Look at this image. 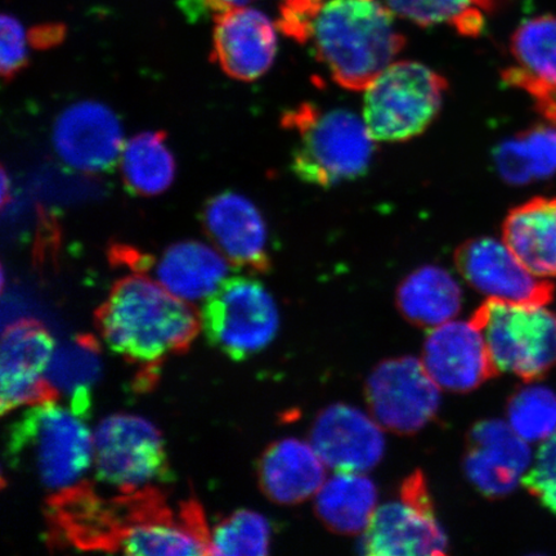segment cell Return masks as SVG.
I'll return each instance as SVG.
<instances>
[{"mask_svg": "<svg viewBox=\"0 0 556 556\" xmlns=\"http://www.w3.org/2000/svg\"><path fill=\"white\" fill-rule=\"evenodd\" d=\"M96 324L110 351L151 367L186 351L201 330L192 304L142 274L115 282L96 312Z\"/></svg>", "mask_w": 556, "mask_h": 556, "instance_id": "cell-1", "label": "cell"}, {"mask_svg": "<svg viewBox=\"0 0 556 556\" xmlns=\"http://www.w3.org/2000/svg\"><path fill=\"white\" fill-rule=\"evenodd\" d=\"M308 43L338 86L359 92L393 64L406 39L382 0H325Z\"/></svg>", "mask_w": 556, "mask_h": 556, "instance_id": "cell-2", "label": "cell"}, {"mask_svg": "<svg viewBox=\"0 0 556 556\" xmlns=\"http://www.w3.org/2000/svg\"><path fill=\"white\" fill-rule=\"evenodd\" d=\"M7 455L12 464L26 458L43 489L58 496L86 483L93 468V433L73 408L47 401L13 421Z\"/></svg>", "mask_w": 556, "mask_h": 556, "instance_id": "cell-3", "label": "cell"}, {"mask_svg": "<svg viewBox=\"0 0 556 556\" xmlns=\"http://www.w3.org/2000/svg\"><path fill=\"white\" fill-rule=\"evenodd\" d=\"M282 125L299 137L291 169L305 184L331 187L370 168L377 141L365 121L351 111H324L304 103L289 111Z\"/></svg>", "mask_w": 556, "mask_h": 556, "instance_id": "cell-4", "label": "cell"}, {"mask_svg": "<svg viewBox=\"0 0 556 556\" xmlns=\"http://www.w3.org/2000/svg\"><path fill=\"white\" fill-rule=\"evenodd\" d=\"M447 89V80L433 68L394 61L365 89L366 127L377 142L409 141L435 121Z\"/></svg>", "mask_w": 556, "mask_h": 556, "instance_id": "cell-5", "label": "cell"}, {"mask_svg": "<svg viewBox=\"0 0 556 556\" xmlns=\"http://www.w3.org/2000/svg\"><path fill=\"white\" fill-rule=\"evenodd\" d=\"M497 372L528 382L556 368V315L546 305L486 299L472 313Z\"/></svg>", "mask_w": 556, "mask_h": 556, "instance_id": "cell-6", "label": "cell"}, {"mask_svg": "<svg viewBox=\"0 0 556 556\" xmlns=\"http://www.w3.org/2000/svg\"><path fill=\"white\" fill-rule=\"evenodd\" d=\"M93 470L97 481L119 495L157 489L172 478L162 433L130 414L110 415L96 427Z\"/></svg>", "mask_w": 556, "mask_h": 556, "instance_id": "cell-7", "label": "cell"}, {"mask_svg": "<svg viewBox=\"0 0 556 556\" xmlns=\"http://www.w3.org/2000/svg\"><path fill=\"white\" fill-rule=\"evenodd\" d=\"M207 342L233 361L266 350L280 329V312L269 291L249 277H231L201 307Z\"/></svg>", "mask_w": 556, "mask_h": 556, "instance_id": "cell-8", "label": "cell"}, {"mask_svg": "<svg viewBox=\"0 0 556 556\" xmlns=\"http://www.w3.org/2000/svg\"><path fill=\"white\" fill-rule=\"evenodd\" d=\"M447 551L446 533L420 471L403 482L397 502L378 507L361 541V552L372 556H432Z\"/></svg>", "mask_w": 556, "mask_h": 556, "instance_id": "cell-9", "label": "cell"}, {"mask_svg": "<svg viewBox=\"0 0 556 556\" xmlns=\"http://www.w3.org/2000/svg\"><path fill=\"white\" fill-rule=\"evenodd\" d=\"M441 391L421 359L382 361L365 387L368 409L382 428L395 434H415L432 422L441 406Z\"/></svg>", "mask_w": 556, "mask_h": 556, "instance_id": "cell-10", "label": "cell"}, {"mask_svg": "<svg viewBox=\"0 0 556 556\" xmlns=\"http://www.w3.org/2000/svg\"><path fill=\"white\" fill-rule=\"evenodd\" d=\"M53 352L51 332L37 319H18L4 329L0 348V412L3 415L58 397L45 377Z\"/></svg>", "mask_w": 556, "mask_h": 556, "instance_id": "cell-11", "label": "cell"}, {"mask_svg": "<svg viewBox=\"0 0 556 556\" xmlns=\"http://www.w3.org/2000/svg\"><path fill=\"white\" fill-rule=\"evenodd\" d=\"M455 264L469 287L486 299L546 305L554 296V285L532 274L503 240L465 241L455 252Z\"/></svg>", "mask_w": 556, "mask_h": 556, "instance_id": "cell-12", "label": "cell"}, {"mask_svg": "<svg viewBox=\"0 0 556 556\" xmlns=\"http://www.w3.org/2000/svg\"><path fill=\"white\" fill-rule=\"evenodd\" d=\"M124 144L119 119L100 102L72 104L54 123L53 146L62 163L90 176L113 170Z\"/></svg>", "mask_w": 556, "mask_h": 556, "instance_id": "cell-13", "label": "cell"}, {"mask_svg": "<svg viewBox=\"0 0 556 556\" xmlns=\"http://www.w3.org/2000/svg\"><path fill=\"white\" fill-rule=\"evenodd\" d=\"M421 363L442 391L469 393L498 374L483 333L471 321H452L430 329Z\"/></svg>", "mask_w": 556, "mask_h": 556, "instance_id": "cell-14", "label": "cell"}, {"mask_svg": "<svg viewBox=\"0 0 556 556\" xmlns=\"http://www.w3.org/2000/svg\"><path fill=\"white\" fill-rule=\"evenodd\" d=\"M531 468L530 442L509 422H477L468 435L464 470L470 483L490 498H502L516 491Z\"/></svg>", "mask_w": 556, "mask_h": 556, "instance_id": "cell-15", "label": "cell"}, {"mask_svg": "<svg viewBox=\"0 0 556 556\" xmlns=\"http://www.w3.org/2000/svg\"><path fill=\"white\" fill-rule=\"evenodd\" d=\"M382 429L371 415L336 403L318 414L309 442L333 471L365 472L377 467L384 456Z\"/></svg>", "mask_w": 556, "mask_h": 556, "instance_id": "cell-16", "label": "cell"}, {"mask_svg": "<svg viewBox=\"0 0 556 556\" xmlns=\"http://www.w3.org/2000/svg\"><path fill=\"white\" fill-rule=\"evenodd\" d=\"M213 55L231 78L254 81L273 67L277 54V25L266 13L238 7L214 17Z\"/></svg>", "mask_w": 556, "mask_h": 556, "instance_id": "cell-17", "label": "cell"}, {"mask_svg": "<svg viewBox=\"0 0 556 556\" xmlns=\"http://www.w3.org/2000/svg\"><path fill=\"white\" fill-rule=\"evenodd\" d=\"M203 219L208 238L232 266L267 273V226L252 201L236 192L219 193L207 201Z\"/></svg>", "mask_w": 556, "mask_h": 556, "instance_id": "cell-18", "label": "cell"}, {"mask_svg": "<svg viewBox=\"0 0 556 556\" xmlns=\"http://www.w3.org/2000/svg\"><path fill=\"white\" fill-rule=\"evenodd\" d=\"M226 256L200 241H180L159 256H141L138 270L154 268L155 281L187 303L204 302L224 283L229 274Z\"/></svg>", "mask_w": 556, "mask_h": 556, "instance_id": "cell-19", "label": "cell"}, {"mask_svg": "<svg viewBox=\"0 0 556 556\" xmlns=\"http://www.w3.org/2000/svg\"><path fill=\"white\" fill-rule=\"evenodd\" d=\"M326 468L311 442L285 438L263 452L258 481L270 502L296 505L316 496L326 481Z\"/></svg>", "mask_w": 556, "mask_h": 556, "instance_id": "cell-20", "label": "cell"}, {"mask_svg": "<svg viewBox=\"0 0 556 556\" xmlns=\"http://www.w3.org/2000/svg\"><path fill=\"white\" fill-rule=\"evenodd\" d=\"M503 241L532 274L556 277V198H534L511 208Z\"/></svg>", "mask_w": 556, "mask_h": 556, "instance_id": "cell-21", "label": "cell"}, {"mask_svg": "<svg viewBox=\"0 0 556 556\" xmlns=\"http://www.w3.org/2000/svg\"><path fill=\"white\" fill-rule=\"evenodd\" d=\"M315 497L319 520L343 536L363 534L378 509L377 485L365 472L336 471Z\"/></svg>", "mask_w": 556, "mask_h": 556, "instance_id": "cell-22", "label": "cell"}, {"mask_svg": "<svg viewBox=\"0 0 556 556\" xmlns=\"http://www.w3.org/2000/svg\"><path fill=\"white\" fill-rule=\"evenodd\" d=\"M395 303L401 315L419 328L452 321L463 307V291L454 276L437 266L414 270L400 283Z\"/></svg>", "mask_w": 556, "mask_h": 556, "instance_id": "cell-23", "label": "cell"}, {"mask_svg": "<svg viewBox=\"0 0 556 556\" xmlns=\"http://www.w3.org/2000/svg\"><path fill=\"white\" fill-rule=\"evenodd\" d=\"M516 65L503 72L507 86L523 90L534 85H556V17L542 15L525 21L510 40Z\"/></svg>", "mask_w": 556, "mask_h": 556, "instance_id": "cell-24", "label": "cell"}, {"mask_svg": "<svg viewBox=\"0 0 556 556\" xmlns=\"http://www.w3.org/2000/svg\"><path fill=\"white\" fill-rule=\"evenodd\" d=\"M496 170L506 184L525 186L556 174V124L536 125L506 139L493 152Z\"/></svg>", "mask_w": 556, "mask_h": 556, "instance_id": "cell-25", "label": "cell"}, {"mask_svg": "<svg viewBox=\"0 0 556 556\" xmlns=\"http://www.w3.org/2000/svg\"><path fill=\"white\" fill-rule=\"evenodd\" d=\"M121 169L125 187L136 197H157L176 178V160L163 131H144L124 144Z\"/></svg>", "mask_w": 556, "mask_h": 556, "instance_id": "cell-26", "label": "cell"}, {"mask_svg": "<svg viewBox=\"0 0 556 556\" xmlns=\"http://www.w3.org/2000/svg\"><path fill=\"white\" fill-rule=\"evenodd\" d=\"M394 16L419 26L446 24L465 37H478L484 29V15L498 0H382Z\"/></svg>", "mask_w": 556, "mask_h": 556, "instance_id": "cell-27", "label": "cell"}, {"mask_svg": "<svg viewBox=\"0 0 556 556\" xmlns=\"http://www.w3.org/2000/svg\"><path fill=\"white\" fill-rule=\"evenodd\" d=\"M273 528L269 520L253 510H238L208 531L207 555H267Z\"/></svg>", "mask_w": 556, "mask_h": 556, "instance_id": "cell-28", "label": "cell"}, {"mask_svg": "<svg viewBox=\"0 0 556 556\" xmlns=\"http://www.w3.org/2000/svg\"><path fill=\"white\" fill-rule=\"evenodd\" d=\"M507 422L527 442H544L556 433V393L544 386L520 389L507 403Z\"/></svg>", "mask_w": 556, "mask_h": 556, "instance_id": "cell-29", "label": "cell"}, {"mask_svg": "<svg viewBox=\"0 0 556 556\" xmlns=\"http://www.w3.org/2000/svg\"><path fill=\"white\" fill-rule=\"evenodd\" d=\"M521 484L556 516V448L551 441L542 443Z\"/></svg>", "mask_w": 556, "mask_h": 556, "instance_id": "cell-30", "label": "cell"}, {"mask_svg": "<svg viewBox=\"0 0 556 556\" xmlns=\"http://www.w3.org/2000/svg\"><path fill=\"white\" fill-rule=\"evenodd\" d=\"M25 27L15 16L3 13L0 20V70L5 80H11L21 73L29 61Z\"/></svg>", "mask_w": 556, "mask_h": 556, "instance_id": "cell-31", "label": "cell"}, {"mask_svg": "<svg viewBox=\"0 0 556 556\" xmlns=\"http://www.w3.org/2000/svg\"><path fill=\"white\" fill-rule=\"evenodd\" d=\"M325 0H281L277 27L299 43H308L311 26Z\"/></svg>", "mask_w": 556, "mask_h": 556, "instance_id": "cell-32", "label": "cell"}, {"mask_svg": "<svg viewBox=\"0 0 556 556\" xmlns=\"http://www.w3.org/2000/svg\"><path fill=\"white\" fill-rule=\"evenodd\" d=\"M191 2L197 5L198 11L212 13L215 17L222 12L238 9V7H247L254 0H191Z\"/></svg>", "mask_w": 556, "mask_h": 556, "instance_id": "cell-33", "label": "cell"}, {"mask_svg": "<svg viewBox=\"0 0 556 556\" xmlns=\"http://www.w3.org/2000/svg\"><path fill=\"white\" fill-rule=\"evenodd\" d=\"M62 26H40L30 33V43L39 48L51 47L62 39Z\"/></svg>", "mask_w": 556, "mask_h": 556, "instance_id": "cell-34", "label": "cell"}, {"mask_svg": "<svg viewBox=\"0 0 556 556\" xmlns=\"http://www.w3.org/2000/svg\"><path fill=\"white\" fill-rule=\"evenodd\" d=\"M10 180L7 177V173L3 170L2 173V205L7 204V199H9V189H10Z\"/></svg>", "mask_w": 556, "mask_h": 556, "instance_id": "cell-35", "label": "cell"}, {"mask_svg": "<svg viewBox=\"0 0 556 556\" xmlns=\"http://www.w3.org/2000/svg\"><path fill=\"white\" fill-rule=\"evenodd\" d=\"M548 441H551L554 444V447L556 448V433L548 438Z\"/></svg>", "mask_w": 556, "mask_h": 556, "instance_id": "cell-36", "label": "cell"}]
</instances>
